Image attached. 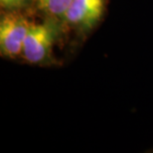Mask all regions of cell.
<instances>
[{
    "label": "cell",
    "instance_id": "3",
    "mask_svg": "<svg viewBox=\"0 0 153 153\" xmlns=\"http://www.w3.org/2000/svg\"><path fill=\"white\" fill-rule=\"evenodd\" d=\"M105 9V0H73L64 19L79 31H90L100 22Z\"/></svg>",
    "mask_w": 153,
    "mask_h": 153
},
{
    "label": "cell",
    "instance_id": "5",
    "mask_svg": "<svg viewBox=\"0 0 153 153\" xmlns=\"http://www.w3.org/2000/svg\"><path fill=\"white\" fill-rule=\"evenodd\" d=\"M32 1L33 0H0V5L6 11H14L25 7Z\"/></svg>",
    "mask_w": 153,
    "mask_h": 153
},
{
    "label": "cell",
    "instance_id": "2",
    "mask_svg": "<svg viewBox=\"0 0 153 153\" xmlns=\"http://www.w3.org/2000/svg\"><path fill=\"white\" fill-rule=\"evenodd\" d=\"M31 23L18 10L8 11L0 20V52L3 57L16 59L22 56L24 41Z\"/></svg>",
    "mask_w": 153,
    "mask_h": 153
},
{
    "label": "cell",
    "instance_id": "1",
    "mask_svg": "<svg viewBox=\"0 0 153 153\" xmlns=\"http://www.w3.org/2000/svg\"><path fill=\"white\" fill-rule=\"evenodd\" d=\"M53 20L39 24L31 23L22 51V57L26 62L44 65L51 61L52 48L58 37V26Z\"/></svg>",
    "mask_w": 153,
    "mask_h": 153
},
{
    "label": "cell",
    "instance_id": "4",
    "mask_svg": "<svg viewBox=\"0 0 153 153\" xmlns=\"http://www.w3.org/2000/svg\"><path fill=\"white\" fill-rule=\"evenodd\" d=\"M37 7L51 19L64 21L73 0H33Z\"/></svg>",
    "mask_w": 153,
    "mask_h": 153
}]
</instances>
